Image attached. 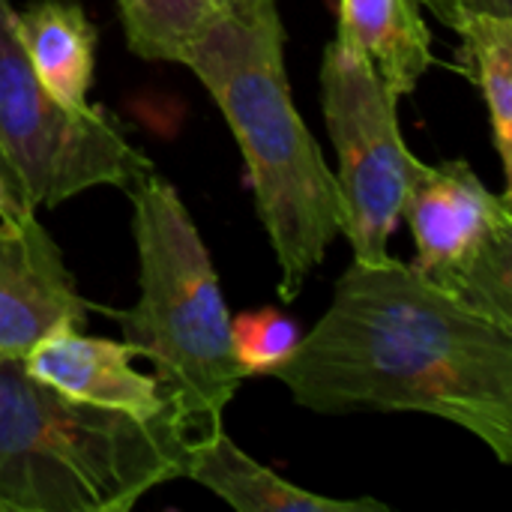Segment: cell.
Wrapping results in <instances>:
<instances>
[{
	"instance_id": "obj_1",
	"label": "cell",
	"mask_w": 512,
	"mask_h": 512,
	"mask_svg": "<svg viewBox=\"0 0 512 512\" xmlns=\"http://www.w3.org/2000/svg\"><path fill=\"white\" fill-rule=\"evenodd\" d=\"M318 414L447 420L512 465V330L465 309L411 264H351L330 309L276 375Z\"/></svg>"
},
{
	"instance_id": "obj_2",
	"label": "cell",
	"mask_w": 512,
	"mask_h": 512,
	"mask_svg": "<svg viewBox=\"0 0 512 512\" xmlns=\"http://www.w3.org/2000/svg\"><path fill=\"white\" fill-rule=\"evenodd\" d=\"M276 0H225L183 54L231 126L273 249L276 291L294 303L342 234V198L294 105Z\"/></svg>"
},
{
	"instance_id": "obj_3",
	"label": "cell",
	"mask_w": 512,
	"mask_h": 512,
	"mask_svg": "<svg viewBox=\"0 0 512 512\" xmlns=\"http://www.w3.org/2000/svg\"><path fill=\"white\" fill-rule=\"evenodd\" d=\"M189 447L171 411L87 405L0 360V512H129L186 477Z\"/></svg>"
},
{
	"instance_id": "obj_4",
	"label": "cell",
	"mask_w": 512,
	"mask_h": 512,
	"mask_svg": "<svg viewBox=\"0 0 512 512\" xmlns=\"http://www.w3.org/2000/svg\"><path fill=\"white\" fill-rule=\"evenodd\" d=\"M123 192L132 201L141 294L114 318L135 357L153 366L183 432L198 441L225 423V411L246 381L234 357L219 273L180 192L156 168Z\"/></svg>"
},
{
	"instance_id": "obj_5",
	"label": "cell",
	"mask_w": 512,
	"mask_h": 512,
	"mask_svg": "<svg viewBox=\"0 0 512 512\" xmlns=\"http://www.w3.org/2000/svg\"><path fill=\"white\" fill-rule=\"evenodd\" d=\"M0 153L33 210H54L96 186L126 189L156 168L111 111L66 105L45 87L12 0H0Z\"/></svg>"
},
{
	"instance_id": "obj_6",
	"label": "cell",
	"mask_w": 512,
	"mask_h": 512,
	"mask_svg": "<svg viewBox=\"0 0 512 512\" xmlns=\"http://www.w3.org/2000/svg\"><path fill=\"white\" fill-rule=\"evenodd\" d=\"M321 105L339 168L342 234L357 264L390 258V237L402 225L411 186L429 162L417 159L399 126V96L375 63L339 33L321 60Z\"/></svg>"
},
{
	"instance_id": "obj_7",
	"label": "cell",
	"mask_w": 512,
	"mask_h": 512,
	"mask_svg": "<svg viewBox=\"0 0 512 512\" xmlns=\"http://www.w3.org/2000/svg\"><path fill=\"white\" fill-rule=\"evenodd\" d=\"M414 270L465 309L512 330V204L483 186L471 162L426 165L408 192Z\"/></svg>"
},
{
	"instance_id": "obj_8",
	"label": "cell",
	"mask_w": 512,
	"mask_h": 512,
	"mask_svg": "<svg viewBox=\"0 0 512 512\" xmlns=\"http://www.w3.org/2000/svg\"><path fill=\"white\" fill-rule=\"evenodd\" d=\"M81 297L60 246L36 219H0V360H24L60 327L87 324Z\"/></svg>"
},
{
	"instance_id": "obj_9",
	"label": "cell",
	"mask_w": 512,
	"mask_h": 512,
	"mask_svg": "<svg viewBox=\"0 0 512 512\" xmlns=\"http://www.w3.org/2000/svg\"><path fill=\"white\" fill-rule=\"evenodd\" d=\"M132 360L135 351L126 342L87 336L78 327H60L33 345L21 363L36 381L69 399L135 417L168 414L171 405L165 402L156 378L138 372Z\"/></svg>"
},
{
	"instance_id": "obj_10",
	"label": "cell",
	"mask_w": 512,
	"mask_h": 512,
	"mask_svg": "<svg viewBox=\"0 0 512 512\" xmlns=\"http://www.w3.org/2000/svg\"><path fill=\"white\" fill-rule=\"evenodd\" d=\"M186 477L210 489L237 512H390L372 498H327L288 483L273 468L243 453L225 423L192 441Z\"/></svg>"
},
{
	"instance_id": "obj_11",
	"label": "cell",
	"mask_w": 512,
	"mask_h": 512,
	"mask_svg": "<svg viewBox=\"0 0 512 512\" xmlns=\"http://www.w3.org/2000/svg\"><path fill=\"white\" fill-rule=\"evenodd\" d=\"M396 96L417 90L432 66V33L420 0H339V30Z\"/></svg>"
},
{
	"instance_id": "obj_12",
	"label": "cell",
	"mask_w": 512,
	"mask_h": 512,
	"mask_svg": "<svg viewBox=\"0 0 512 512\" xmlns=\"http://www.w3.org/2000/svg\"><path fill=\"white\" fill-rule=\"evenodd\" d=\"M33 69L66 105H87L96 69V27L78 0H33L18 12Z\"/></svg>"
},
{
	"instance_id": "obj_13",
	"label": "cell",
	"mask_w": 512,
	"mask_h": 512,
	"mask_svg": "<svg viewBox=\"0 0 512 512\" xmlns=\"http://www.w3.org/2000/svg\"><path fill=\"white\" fill-rule=\"evenodd\" d=\"M462 36V60L489 108L492 144L504 168V195L512 189V15L477 12L453 27Z\"/></svg>"
},
{
	"instance_id": "obj_14",
	"label": "cell",
	"mask_w": 512,
	"mask_h": 512,
	"mask_svg": "<svg viewBox=\"0 0 512 512\" xmlns=\"http://www.w3.org/2000/svg\"><path fill=\"white\" fill-rule=\"evenodd\" d=\"M126 45L141 60L183 63L216 6L207 0H117Z\"/></svg>"
},
{
	"instance_id": "obj_15",
	"label": "cell",
	"mask_w": 512,
	"mask_h": 512,
	"mask_svg": "<svg viewBox=\"0 0 512 512\" xmlns=\"http://www.w3.org/2000/svg\"><path fill=\"white\" fill-rule=\"evenodd\" d=\"M300 339V324L273 306L240 312L237 318H231V345L246 378L276 375V369L291 360Z\"/></svg>"
},
{
	"instance_id": "obj_16",
	"label": "cell",
	"mask_w": 512,
	"mask_h": 512,
	"mask_svg": "<svg viewBox=\"0 0 512 512\" xmlns=\"http://www.w3.org/2000/svg\"><path fill=\"white\" fill-rule=\"evenodd\" d=\"M426 9H432L447 27H456L462 18L489 12V15H512V0H420Z\"/></svg>"
},
{
	"instance_id": "obj_17",
	"label": "cell",
	"mask_w": 512,
	"mask_h": 512,
	"mask_svg": "<svg viewBox=\"0 0 512 512\" xmlns=\"http://www.w3.org/2000/svg\"><path fill=\"white\" fill-rule=\"evenodd\" d=\"M30 210L33 207L21 198V192L0 177V219H18V216H24Z\"/></svg>"
},
{
	"instance_id": "obj_18",
	"label": "cell",
	"mask_w": 512,
	"mask_h": 512,
	"mask_svg": "<svg viewBox=\"0 0 512 512\" xmlns=\"http://www.w3.org/2000/svg\"><path fill=\"white\" fill-rule=\"evenodd\" d=\"M0 177H3V180H6L9 186H15V189H18V183H15V174H12L9 162L3 159V153H0ZM18 192H21V189H18ZM21 198H24V195H21Z\"/></svg>"
},
{
	"instance_id": "obj_19",
	"label": "cell",
	"mask_w": 512,
	"mask_h": 512,
	"mask_svg": "<svg viewBox=\"0 0 512 512\" xmlns=\"http://www.w3.org/2000/svg\"><path fill=\"white\" fill-rule=\"evenodd\" d=\"M207 3H210V6H222L225 0H207Z\"/></svg>"
}]
</instances>
